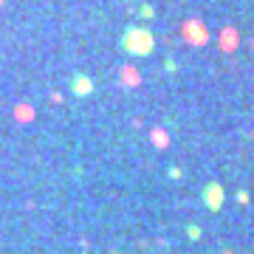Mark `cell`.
Wrapping results in <instances>:
<instances>
[{"mask_svg": "<svg viewBox=\"0 0 254 254\" xmlns=\"http://www.w3.org/2000/svg\"><path fill=\"white\" fill-rule=\"evenodd\" d=\"M71 91L79 93V96H88V93H93V85H91L88 76H76V79L71 82Z\"/></svg>", "mask_w": 254, "mask_h": 254, "instance_id": "1", "label": "cell"}]
</instances>
